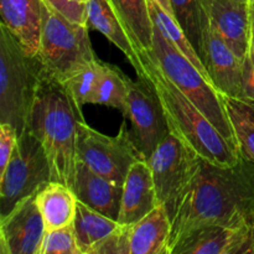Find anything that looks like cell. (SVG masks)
Instances as JSON below:
<instances>
[{
    "label": "cell",
    "mask_w": 254,
    "mask_h": 254,
    "mask_svg": "<svg viewBox=\"0 0 254 254\" xmlns=\"http://www.w3.org/2000/svg\"><path fill=\"white\" fill-rule=\"evenodd\" d=\"M254 227L212 226L192 233L171 254H247Z\"/></svg>",
    "instance_id": "cell-15"
},
{
    "label": "cell",
    "mask_w": 254,
    "mask_h": 254,
    "mask_svg": "<svg viewBox=\"0 0 254 254\" xmlns=\"http://www.w3.org/2000/svg\"><path fill=\"white\" fill-rule=\"evenodd\" d=\"M248 1H250V2H253V4H254V0H248Z\"/></svg>",
    "instance_id": "cell-36"
},
{
    "label": "cell",
    "mask_w": 254,
    "mask_h": 254,
    "mask_svg": "<svg viewBox=\"0 0 254 254\" xmlns=\"http://www.w3.org/2000/svg\"><path fill=\"white\" fill-rule=\"evenodd\" d=\"M247 254H254V230L252 233V238H251V243H250V247H248Z\"/></svg>",
    "instance_id": "cell-35"
},
{
    "label": "cell",
    "mask_w": 254,
    "mask_h": 254,
    "mask_svg": "<svg viewBox=\"0 0 254 254\" xmlns=\"http://www.w3.org/2000/svg\"><path fill=\"white\" fill-rule=\"evenodd\" d=\"M87 24L89 27L101 32L114 46L118 47L133 66L136 76L146 77L145 61L136 49L124 27L123 22L114 11L109 0H88L87 1Z\"/></svg>",
    "instance_id": "cell-17"
},
{
    "label": "cell",
    "mask_w": 254,
    "mask_h": 254,
    "mask_svg": "<svg viewBox=\"0 0 254 254\" xmlns=\"http://www.w3.org/2000/svg\"><path fill=\"white\" fill-rule=\"evenodd\" d=\"M226 107L237 138L240 154L254 163V124L228 103H226Z\"/></svg>",
    "instance_id": "cell-28"
},
{
    "label": "cell",
    "mask_w": 254,
    "mask_h": 254,
    "mask_svg": "<svg viewBox=\"0 0 254 254\" xmlns=\"http://www.w3.org/2000/svg\"><path fill=\"white\" fill-rule=\"evenodd\" d=\"M251 24H250V47H248V57L254 64V4L250 2Z\"/></svg>",
    "instance_id": "cell-33"
},
{
    "label": "cell",
    "mask_w": 254,
    "mask_h": 254,
    "mask_svg": "<svg viewBox=\"0 0 254 254\" xmlns=\"http://www.w3.org/2000/svg\"><path fill=\"white\" fill-rule=\"evenodd\" d=\"M72 223L82 254H96L97 248L121 226L118 221L102 215L81 201L77 202L76 216Z\"/></svg>",
    "instance_id": "cell-22"
},
{
    "label": "cell",
    "mask_w": 254,
    "mask_h": 254,
    "mask_svg": "<svg viewBox=\"0 0 254 254\" xmlns=\"http://www.w3.org/2000/svg\"><path fill=\"white\" fill-rule=\"evenodd\" d=\"M124 226L128 254H169L171 220L164 205L159 203L143 218Z\"/></svg>",
    "instance_id": "cell-19"
},
{
    "label": "cell",
    "mask_w": 254,
    "mask_h": 254,
    "mask_svg": "<svg viewBox=\"0 0 254 254\" xmlns=\"http://www.w3.org/2000/svg\"><path fill=\"white\" fill-rule=\"evenodd\" d=\"M145 69L146 77L160 98L170 133L181 139L203 160L218 166L235 165L241 158L240 151L223 138L207 117L166 77L154 54L145 62Z\"/></svg>",
    "instance_id": "cell-3"
},
{
    "label": "cell",
    "mask_w": 254,
    "mask_h": 254,
    "mask_svg": "<svg viewBox=\"0 0 254 254\" xmlns=\"http://www.w3.org/2000/svg\"><path fill=\"white\" fill-rule=\"evenodd\" d=\"M49 183L51 173L44 146L26 128L19 134L14 153L0 173V218Z\"/></svg>",
    "instance_id": "cell-7"
},
{
    "label": "cell",
    "mask_w": 254,
    "mask_h": 254,
    "mask_svg": "<svg viewBox=\"0 0 254 254\" xmlns=\"http://www.w3.org/2000/svg\"><path fill=\"white\" fill-rule=\"evenodd\" d=\"M46 226L36 202V195L20 201L0 218V253L40 254Z\"/></svg>",
    "instance_id": "cell-12"
},
{
    "label": "cell",
    "mask_w": 254,
    "mask_h": 254,
    "mask_svg": "<svg viewBox=\"0 0 254 254\" xmlns=\"http://www.w3.org/2000/svg\"><path fill=\"white\" fill-rule=\"evenodd\" d=\"M149 5V12H150V16L153 19L154 25H156L159 30L161 31V34L165 36V39L168 41L171 42L174 47L180 52L181 55L186 57L208 81H211L210 76H208V72L206 69L205 64H203L202 59H201L200 54L197 52V50L195 49V46L192 45V42L189 40V37L186 36L185 31L183 30V27L179 25V22L176 21L175 17L173 15H170L169 12H166L160 5L158 4L154 0H148ZM212 82V81H211Z\"/></svg>",
    "instance_id": "cell-23"
},
{
    "label": "cell",
    "mask_w": 254,
    "mask_h": 254,
    "mask_svg": "<svg viewBox=\"0 0 254 254\" xmlns=\"http://www.w3.org/2000/svg\"><path fill=\"white\" fill-rule=\"evenodd\" d=\"M159 205L153 174L148 161L139 160L129 170L123 183L118 222L131 225L148 215Z\"/></svg>",
    "instance_id": "cell-16"
},
{
    "label": "cell",
    "mask_w": 254,
    "mask_h": 254,
    "mask_svg": "<svg viewBox=\"0 0 254 254\" xmlns=\"http://www.w3.org/2000/svg\"><path fill=\"white\" fill-rule=\"evenodd\" d=\"M40 254H82L77 245L73 223L46 231Z\"/></svg>",
    "instance_id": "cell-27"
},
{
    "label": "cell",
    "mask_w": 254,
    "mask_h": 254,
    "mask_svg": "<svg viewBox=\"0 0 254 254\" xmlns=\"http://www.w3.org/2000/svg\"><path fill=\"white\" fill-rule=\"evenodd\" d=\"M243 74V97L242 98L254 101V64L250 57H246L242 62Z\"/></svg>",
    "instance_id": "cell-31"
},
{
    "label": "cell",
    "mask_w": 254,
    "mask_h": 254,
    "mask_svg": "<svg viewBox=\"0 0 254 254\" xmlns=\"http://www.w3.org/2000/svg\"><path fill=\"white\" fill-rule=\"evenodd\" d=\"M103 61L97 60L62 82L81 108L86 104H93L99 79L103 72Z\"/></svg>",
    "instance_id": "cell-25"
},
{
    "label": "cell",
    "mask_w": 254,
    "mask_h": 254,
    "mask_svg": "<svg viewBox=\"0 0 254 254\" xmlns=\"http://www.w3.org/2000/svg\"><path fill=\"white\" fill-rule=\"evenodd\" d=\"M73 191L82 203L118 221L123 186L98 175L78 160Z\"/></svg>",
    "instance_id": "cell-18"
},
{
    "label": "cell",
    "mask_w": 254,
    "mask_h": 254,
    "mask_svg": "<svg viewBox=\"0 0 254 254\" xmlns=\"http://www.w3.org/2000/svg\"><path fill=\"white\" fill-rule=\"evenodd\" d=\"M174 16L201 56V0H170Z\"/></svg>",
    "instance_id": "cell-26"
},
{
    "label": "cell",
    "mask_w": 254,
    "mask_h": 254,
    "mask_svg": "<svg viewBox=\"0 0 254 254\" xmlns=\"http://www.w3.org/2000/svg\"><path fill=\"white\" fill-rule=\"evenodd\" d=\"M46 10L41 0H0L1 24L30 56H37Z\"/></svg>",
    "instance_id": "cell-14"
},
{
    "label": "cell",
    "mask_w": 254,
    "mask_h": 254,
    "mask_svg": "<svg viewBox=\"0 0 254 254\" xmlns=\"http://www.w3.org/2000/svg\"><path fill=\"white\" fill-rule=\"evenodd\" d=\"M77 158L98 175L123 186L131 166L144 155L123 122L114 136L106 135L86 123L79 122Z\"/></svg>",
    "instance_id": "cell-8"
},
{
    "label": "cell",
    "mask_w": 254,
    "mask_h": 254,
    "mask_svg": "<svg viewBox=\"0 0 254 254\" xmlns=\"http://www.w3.org/2000/svg\"><path fill=\"white\" fill-rule=\"evenodd\" d=\"M19 139L16 128L9 123H0V173L6 168Z\"/></svg>",
    "instance_id": "cell-30"
},
{
    "label": "cell",
    "mask_w": 254,
    "mask_h": 254,
    "mask_svg": "<svg viewBox=\"0 0 254 254\" xmlns=\"http://www.w3.org/2000/svg\"><path fill=\"white\" fill-rule=\"evenodd\" d=\"M225 97V96H223ZM226 103L232 106L233 108L237 109L243 117L252 122L254 124V101L248 98H230V97H225Z\"/></svg>",
    "instance_id": "cell-32"
},
{
    "label": "cell",
    "mask_w": 254,
    "mask_h": 254,
    "mask_svg": "<svg viewBox=\"0 0 254 254\" xmlns=\"http://www.w3.org/2000/svg\"><path fill=\"white\" fill-rule=\"evenodd\" d=\"M82 1H84V2H87V1H88V0H82Z\"/></svg>",
    "instance_id": "cell-37"
},
{
    "label": "cell",
    "mask_w": 254,
    "mask_h": 254,
    "mask_svg": "<svg viewBox=\"0 0 254 254\" xmlns=\"http://www.w3.org/2000/svg\"><path fill=\"white\" fill-rule=\"evenodd\" d=\"M144 61L153 57L154 22L148 0H109Z\"/></svg>",
    "instance_id": "cell-20"
},
{
    "label": "cell",
    "mask_w": 254,
    "mask_h": 254,
    "mask_svg": "<svg viewBox=\"0 0 254 254\" xmlns=\"http://www.w3.org/2000/svg\"><path fill=\"white\" fill-rule=\"evenodd\" d=\"M146 161L153 174L159 203L165 206L171 220L184 191L200 169L201 158L170 133Z\"/></svg>",
    "instance_id": "cell-9"
},
{
    "label": "cell",
    "mask_w": 254,
    "mask_h": 254,
    "mask_svg": "<svg viewBox=\"0 0 254 254\" xmlns=\"http://www.w3.org/2000/svg\"><path fill=\"white\" fill-rule=\"evenodd\" d=\"M223 41L243 62L250 47L251 12L248 0H201Z\"/></svg>",
    "instance_id": "cell-13"
},
{
    "label": "cell",
    "mask_w": 254,
    "mask_h": 254,
    "mask_svg": "<svg viewBox=\"0 0 254 254\" xmlns=\"http://www.w3.org/2000/svg\"><path fill=\"white\" fill-rule=\"evenodd\" d=\"M212 226L254 227V163L245 156L232 166L201 159L171 216L169 254L186 237Z\"/></svg>",
    "instance_id": "cell-1"
},
{
    "label": "cell",
    "mask_w": 254,
    "mask_h": 254,
    "mask_svg": "<svg viewBox=\"0 0 254 254\" xmlns=\"http://www.w3.org/2000/svg\"><path fill=\"white\" fill-rule=\"evenodd\" d=\"M154 1L158 2V4L160 5V6L163 7V9L165 10L166 12H169V14L173 15V16H174L173 6H171V1H170V0H154ZM174 17H175V16H174Z\"/></svg>",
    "instance_id": "cell-34"
},
{
    "label": "cell",
    "mask_w": 254,
    "mask_h": 254,
    "mask_svg": "<svg viewBox=\"0 0 254 254\" xmlns=\"http://www.w3.org/2000/svg\"><path fill=\"white\" fill-rule=\"evenodd\" d=\"M93 104L112 107L128 118V77L113 64L104 62Z\"/></svg>",
    "instance_id": "cell-24"
},
{
    "label": "cell",
    "mask_w": 254,
    "mask_h": 254,
    "mask_svg": "<svg viewBox=\"0 0 254 254\" xmlns=\"http://www.w3.org/2000/svg\"><path fill=\"white\" fill-rule=\"evenodd\" d=\"M128 102L131 136L148 160L156 146L170 134L160 98L148 77H138L136 81L128 77Z\"/></svg>",
    "instance_id": "cell-10"
},
{
    "label": "cell",
    "mask_w": 254,
    "mask_h": 254,
    "mask_svg": "<svg viewBox=\"0 0 254 254\" xmlns=\"http://www.w3.org/2000/svg\"><path fill=\"white\" fill-rule=\"evenodd\" d=\"M88 25L69 21L61 14L46 10L37 59L45 73L64 82L79 69L97 61L88 35Z\"/></svg>",
    "instance_id": "cell-6"
},
{
    "label": "cell",
    "mask_w": 254,
    "mask_h": 254,
    "mask_svg": "<svg viewBox=\"0 0 254 254\" xmlns=\"http://www.w3.org/2000/svg\"><path fill=\"white\" fill-rule=\"evenodd\" d=\"M47 9L77 24H87V2L82 0H41Z\"/></svg>",
    "instance_id": "cell-29"
},
{
    "label": "cell",
    "mask_w": 254,
    "mask_h": 254,
    "mask_svg": "<svg viewBox=\"0 0 254 254\" xmlns=\"http://www.w3.org/2000/svg\"><path fill=\"white\" fill-rule=\"evenodd\" d=\"M44 67L30 56L11 32L0 25V123H9L17 133L27 128Z\"/></svg>",
    "instance_id": "cell-4"
},
{
    "label": "cell",
    "mask_w": 254,
    "mask_h": 254,
    "mask_svg": "<svg viewBox=\"0 0 254 254\" xmlns=\"http://www.w3.org/2000/svg\"><path fill=\"white\" fill-rule=\"evenodd\" d=\"M201 59L213 86L223 96L242 98V62L220 36L203 5L201 12Z\"/></svg>",
    "instance_id": "cell-11"
},
{
    "label": "cell",
    "mask_w": 254,
    "mask_h": 254,
    "mask_svg": "<svg viewBox=\"0 0 254 254\" xmlns=\"http://www.w3.org/2000/svg\"><path fill=\"white\" fill-rule=\"evenodd\" d=\"M36 202L46 231H50L73 222L78 200L71 188L51 181L36 193Z\"/></svg>",
    "instance_id": "cell-21"
},
{
    "label": "cell",
    "mask_w": 254,
    "mask_h": 254,
    "mask_svg": "<svg viewBox=\"0 0 254 254\" xmlns=\"http://www.w3.org/2000/svg\"><path fill=\"white\" fill-rule=\"evenodd\" d=\"M153 54L166 77L207 117L223 138L240 151L223 94L165 39L156 25H154Z\"/></svg>",
    "instance_id": "cell-5"
},
{
    "label": "cell",
    "mask_w": 254,
    "mask_h": 254,
    "mask_svg": "<svg viewBox=\"0 0 254 254\" xmlns=\"http://www.w3.org/2000/svg\"><path fill=\"white\" fill-rule=\"evenodd\" d=\"M82 108L74 102L62 82L49 74L42 76L30 113L27 129L44 146L51 181L73 190L76 180L77 140Z\"/></svg>",
    "instance_id": "cell-2"
}]
</instances>
